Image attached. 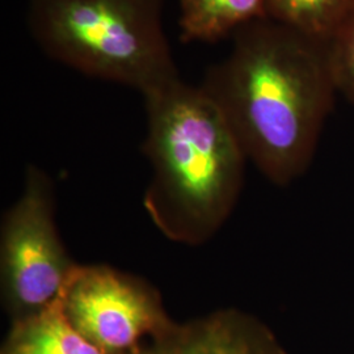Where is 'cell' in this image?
Listing matches in <instances>:
<instances>
[{
  "label": "cell",
  "instance_id": "ba28073f",
  "mask_svg": "<svg viewBox=\"0 0 354 354\" xmlns=\"http://www.w3.org/2000/svg\"><path fill=\"white\" fill-rule=\"evenodd\" d=\"M260 17H266V0H180V38L216 42Z\"/></svg>",
  "mask_w": 354,
  "mask_h": 354
},
{
  "label": "cell",
  "instance_id": "52a82bcc",
  "mask_svg": "<svg viewBox=\"0 0 354 354\" xmlns=\"http://www.w3.org/2000/svg\"><path fill=\"white\" fill-rule=\"evenodd\" d=\"M0 354H105L64 315L59 301L36 315L12 322Z\"/></svg>",
  "mask_w": 354,
  "mask_h": 354
},
{
  "label": "cell",
  "instance_id": "8992f818",
  "mask_svg": "<svg viewBox=\"0 0 354 354\" xmlns=\"http://www.w3.org/2000/svg\"><path fill=\"white\" fill-rule=\"evenodd\" d=\"M137 354H289L263 320L222 308L175 323Z\"/></svg>",
  "mask_w": 354,
  "mask_h": 354
},
{
  "label": "cell",
  "instance_id": "277c9868",
  "mask_svg": "<svg viewBox=\"0 0 354 354\" xmlns=\"http://www.w3.org/2000/svg\"><path fill=\"white\" fill-rule=\"evenodd\" d=\"M51 190L49 177L28 167L24 190L1 223V299L12 322L58 302L77 266L55 226Z\"/></svg>",
  "mask_w": 354,
  "mask_h": 354
},
{
  "label": "cell",
  "instance_id": "3957f363",
  "mask_svg": "<svg viewBox=\"0 0 354 354\" xmlns=\"http://www.w3.org/2000/svg\"><path fill=\"white\" fill-rule=\"evenodd\" d=\"M165 0H28V28L49 58L142 96L180 79Z\"/></svg>",
  "mask_w": 354,
  "mask_h": 354
},
{
  "label": "cell",
  "instance_id": "9c48e42d",
  "mask_svg": "<svg viewBox=\"0 0 354 354\" xmlns=\"http://www.w3.org/2000/svg\"><path fill=\"white\" fill-rule=\"evenodd\" d=\"M354 13V0H266V17L327 45Z\"/></svg>",
  "mask_w": 354,
  "mask_h": 354
},
{
  "label": "cell",
  "instance_id": "5b68a950",
  "mask_svg": "<svg viewBox=\"0 0 354 354\" xmlns=\"http://www.w3.org/2000/svg\"><path fill=\"white\" fill-rule=\"evenodd\" d=\"M68 322L105 354H137L176 322L145 279L108 266H77L59 298Z\"/></svg>",
  "mask_w": 354,
  "mask_h": 354
},
{
  "label": "cell",
  "instance_id": "6da1fadb",
  "mask_svg": "<svg viewBox=\"0 0 354 354\" xmlns=\"http://www.w3.org/2000/svg\"><path fill=\"white\" fill-rule=\"evenodd\" d=\"M227 57L200 87L226 118L241 150L279 187L313 163L339 93L324 45L260 17L239 28Z\"/></svg>",
  "mask_w": 354,
  "mask_h": 354
},
{
  "label": "cell",
  "instance_id": "7a4b0ae2",
  "mask_svg": "<svg viewBox=\"0 0 354 354\" xmlns=\"http://www.w3.org/2000/svg\"><path fill=\"white\" fill-rule=\"evenodd\" d=\"M143 152L152 177L143 207L167 239L200 245L232 213L247 156L219 108L181 79L143 96Z\"/></svg>",
  "mask_w": 354,
  "mask_h": 354
},
{
  "label": "cell",
  "instance_id": "30bf717a",
  "mask_svg": "<svg viewBox=\"0 0 354 354\" xmlns=\"http://www.w3.org/2000/svg\"><path fill=\"white\" fill-rule=\"evenodd\" d=\"M326 49L337 92L354 104V13Z\"/></svg>",
  "mask_w": 354,
  "mask_h": 354
}]
</instances>
